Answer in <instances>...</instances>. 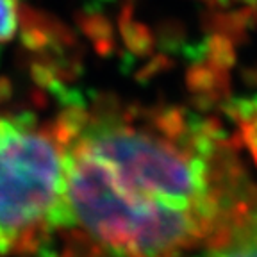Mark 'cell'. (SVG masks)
Segmentation results:
<instances>
[{"mask_svg":"<svg viewBox=\"0 0 257 257\" xmlns=\"http://www.w3.org/2000/svg\"><path fill=\"white\" fill-rule=\"evenodd\" d=\"M20 11L18 0H0V43H8L15 38L20 25Z\"/></svg>","mask_w":257,"mask_h":257,"instance_id":"obj_3","label":"cell"},{"mask_svg":"<svg viewBox=\"0 0 257 257\" xmlns=\"http://www.w3.org/2000/svg\"><path fill=\"white\" fill-rule=\"evenodd\" d=\"M70 227L64 147L31 112L0 116V255L40 253Z\"/></svg>","mask_w":257,"mask_h":257,"instance_id":"obj_2","label":"cell"},{"mask_svg":"<svg viewBox=\"0 0 257 257\" xmlns=\"http://www.w3.org/2000/svg\"><path fill=\"white\" fill-rule=\"evenodd\" d=\"M52 127L64 147V257H188L252 193L229 141L181 109L72 105Z\"/></svg>","mask_w":257,"mask_h":257,"instance_id":"obj_1","label":"cell"},{"mask_svg":"<svg viewBox=\"0 0 257 257\" xmlns=\"http://www.w3.org/2000/svg\"><path fill=\"white\" fill-rule=\"evenodd\" d=\"M79 20L89 36H105L111 31L109 22L102 15H82Z\"/></svg>","mask_w":257,"mask_h":257,"instance_id":"obj_4","label":"cell"},{"mask_svg":"<svg viewBox=\"0 0 257 257\" xmlns=\"http://www.w3.org/2000/svg\"><path fill=\"white\" fill-rule=\"evenodd\" d=\"M13 95V86L6 77H0V104L9 100Z\"/></svg>","mask_w":257,"mask_h":257,"instance_id":"obj_5","label":"cell"},{"mask_svg":"<svg viewBox=\"0 0 257 257\" xmlns=\"http://www.w3.org/2000/svg\"><path fill=\"white\" fill-rule=\"evenodd\" d=\"M102 2H107V0H102Z\"/></svg>","mask_w":257,"mask_h":257,"instance_id":"obj_6","label":"cell"}]
</instances>
